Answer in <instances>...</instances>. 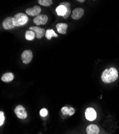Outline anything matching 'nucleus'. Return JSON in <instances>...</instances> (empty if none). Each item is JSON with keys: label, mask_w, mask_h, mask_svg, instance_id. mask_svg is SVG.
Here are the masks:
<instances>
[{"label": "nucleus", "mask_w": 119, "mask_h": 134, "mask_svg": "<svg viewBox=\"0 0 119 134\" xmlns=\"http://www.w3.org/2000/svg\"><path fill=\"white\" fill-rule=\"evenodd\" d=\"M74 113H75V109L71 107L69 108V113H68L69 115L72 116L74 114Z\"/></svg>", "instance_id": "obj_22"}, {"label": "nucleus", "mask_w": 119, "mask_h": 134, "mask_svg": "<svg viewBox=\"0 0 119 134\" xmlns=\"http://www.w3.org/2000/svg\"><path fill=\"white\" fill-rule=\"evenodd\" d=\"M59 5H62L65 7L67 9V13L65 15L64 17H62L66 19L70 15H71V4L68 2H61L59 4Z\"/></svg>", "instance_id": "obj_15"}, {"label": "nucleus", "mask_w": 119, "mask_h": 134, "mask_svg": "<svg viewBox=\"0 0 119 134\" xmlns=\"http://www.w3.org/2000/svg\"><path fill=\"white\" fill-rule=\"evenodd\" d=\"M61 113L64 115H67L69 113V108L66 106H65L61 108Z\"/></svg>", "instance_id": "obj_21"}, {"label": "nucleus", "mask_w": 119, "mask_h": 134, "mask_svg": "<svg viewBox=\"0 0 119 134\" xmlns=\"http://www.w3.org/2000/svg\"><path fill=\"white\" fill-rule=\"evenodd\" d=\"M45 36L48 40H51L52 37H58V36L52 29H48L46 31Z\"/></svg>", "instance_id": "obj_16"}, {"label": "nucleus", "mask_w": 119, "mask_h": 134, "mask_svg": "<svg viewBox=\"0 0 119 134\" xmlns=\"http://www.w3.org/2000/svg\"><path fill=\"white\" fill-rule=\"evenodd\" d=\"M87 134H98L99 132V127L95 125H90L86 129Z\"/></svg>", "instance_id": "obj_11"}, {"label": "nucleus", "mask_w": 119, "mask_h": 134, "mask_svg": "<svg viewBox=\"0 0 119 134\" xmlns=\"http://www.w3.org/2000/svg\"><path fill=\"white\" fill-rule=\"evenodd\" d=\"M48 111L46 108H42L41 109L40 111V115L42 117L46 116L48 115Z\"/></svg>", "instance_id": "obj_19"}, {"label": "nucleus", "mask_w": 119, "mask_h": 134, "mask_svg": "<svg viewBox=\"0 0 119 134\" xmlns=\"http://www.w3.org/2000/svg\"><path fill=\"white\" fill-rule=\"evenodd\" d=\"M21 57L23 63L28 64L33 59V53L30 50H25L23 52Z\"/></svg>", "instance_id": "obj_4"}, {"label": "nucleus", "mask_w": 119, "mask_h": 134, "mask_svg": "<svg viewBox=\"0 0 119 134\" xmlns=\"http://www.w3.org/2000/svg\"><path fill=\"white\" fill-rule=\"evenodd\" d=\"M36 37L35 33L31 30H27L25 32V38L29 41L33 40Z\"/></svg>", "instance_id": "obj_17"}, {"label": "nucleus", "mask_w": 119, "mask_h": 134, "mask_svg": "<svg viewBox=\"0 0 119 134\" xmlns=\"http://www.w3.org/2000/svg\"><path fill=\"white\" fill-rule=\"evenodd\" d=\"M84 10L81 8H77L73 9L71 17L74 20H78L80 19L84 15Z\"/></svg>", "instance_id": "obj_9"}, {"label": "nucleus", "mask_w": 119, "mask_h": 134, "mask_svg": "<svg viewBox=\"0 0 119 134\" xmlns=\"http://www.w3.org/2000/svg\"><path fill=\"white\" fill-rule=\"evenodd\" d=\"M48 20V17L46 15L40 14L33 19V23L37 26L41 25H45Z\"/></svg>", "instance_id": "obj_5"}, {"label": "nucleus", "mask_w": 119, "mask_h": 134, "mask_svg": "<svg viewBox=\"0 0 119 134\" xmlns=\"http://www.w3.org/2000/svg\"><path fill=\"white\" fill-rule=\"evenodd\" d=\"M15 113L17 116L20 119H25L27 116L25 108L21 105H18L15 109Z\"/></svg>", "instance_id": "obj_3"}, {"label": "nucleus", "mask_w": 119, "mask_h": 134, "mask_svg": "<svg viewBox=\"0 0 119 134\" xmlns=\"http://www.w3.org/2000/svg\"><path fill=\"white\" fill-rule=\"evenodd\" d=\"M56 27L58 33L62 35H65L67 32L66 30L68 27V25L66 23H58L56 25Z\"/></svg>", "instance_id": "obj_12"}, {"label": "nucleus", "mask_w": 119, "mask_h": 134, "mask_svg": "<svg viewBox=\"0 0 119 134\" xmlns=\"http://www.w3.org/2000/svg\"><path fill=\"white\" fill-rule=\"evenodd\" d=\"M78 1L79 2H85L84 0H82V1H80V0H78Z\"/></svg>", "instance_id": "obj_23"}, {"label": "nucleus", "mask_w": 119, "mask_h": 134, "mask_svg": "<svg viewBox=\"0 0 119 134\" xmlns=\"http://www.w3.org/2000/svg\"><path fill=\"white\" fill-rule=\"evenodd\" d=\"M41 12V8L38 5H34L33 7L27 8L26 10V13L29 16H37L40 15Z\"/></svg>", "instance_id": "obj_8"}, {"label": "nucleus", "mask_w": 119, "mask_h": 134, "mask_svg": "<svg viewBox=\"0 0 119 134\" xmlns=\"http://www.w3.org/2000/svg\"><path fill=\"white\" fill-rule=\"evenodd\" d=\"M85 116L86 120L92 121L96 119L97 113L93 108L89 107L86 108L85 111Z\"/></svg>", "instance_id": "obj_6"}, {"label": "nucleus", "mask_w": 119, "mask_h": 134, "mask_svg": "<svg viewBox=\"0 0 119 134\" xmlns=\"http://www.w3.org/2000/svg\"><path fill=\"white\" fill-rule=\"evenodd\" d=\"M56 12L58 16L64 17L67 13V9L64 5H59L56 9Z\"/></svg>", "instance_id": "obj_14"}, {"label": "nucleus", "mask_w": 119, "mask_h": 134, "mask_svg": "<svg viewBox=\"0 0 119 134\" xmlns=\"http://www.w3.org/2000/svg\"><path fill=\"white\" fill-rule=\"evenodd\" d=\"M4 113L3 111H0V126H2L3 124H4Z\"/></svg>", "instance_id": "obj_20"}, {"label": "nucleus", "mask_w": 119, "mask_h": 134, "mask_svg": "<svg viewBox=\"0 0 119 134\" xmlns=\"http://www.w3.org/2000/svg\"><path fill=\"white\" fill-rule=\"evenodd\" d=\"M118 72L114 67H111L110 69H106L103 72L101 79L105 83H111L116 81L118 78Z\"/></svg>", "instance_id": "obj_1"}, {"label": "nucleus", "mask_w": 119, "mask_h": 134, "mask_svg": "<svg viewBox=\"0 0 119 134\" xmlns=\"http://www.w3.org/2000/svg\"><path fill=\"white\" fill-rule=\"evenodd\" d=\"M14 75L12 72H7L3 74L1 77V80L4 82H10L13 81Z\"/></svg>", "instance_id": "obj_13"}, {"label": "nucleus", "mask_w": 119, "mask_h": 134, "mask_svg": "<svg viewBox=\"0 0 119 134\" xmlns=\"http://www.w3.org/2000/svg\"><path fill=\"white\" fill-rule=\"evenodd\" d=\"M15 27L23 26L27 24L28 21V16L24 13H18L14 17Z\"/></svg>", "instance_id": "obj_2"}, {"label": "nucleus", "mask_w": 119, "mask_h": 134, "mask_svg": "<svg viewBox=\"0 0 119 134\" xmlns=\"http://www.w3.org/2000/svg\"><path fill=\"white\" fill-rule=\"evenodd\" d=\"M29 29V30L33 31L35 33L36 37L37 39H41L46 35V32L45 30L38 26H30Z\"/></svg>", "instance_id": "obj_10"}, {"label": "nucleus", "mask_w": 119, "mask_h": 134, "mask_svg": "<svg viewBox=\"0 0 119 134\" xmlns=\"http://www.w3.org/2000/svg\"><path fill=\"white\" fill-rule=\"evenodd\" d=\"M2 26L5 30H10L15 27L14 17H8L4 19L2 22Z\"/></svg>", "instance_id": "obj_7"}, {"label": "nucleus", "mask_w": 119, "mask_h": 134, "mask_svg": "<svg viewBox=\"0 0 119 134\" xmlns=\"http://www.w3.org/2000/svg\"><path fill=\"white\" fill-rule=\"evenodd\" d=\"M38 3L43 6L49 7L53 3V1L52 0H39Z\"/></svg>", "instance_id": "obj_18"}]
</instances>
